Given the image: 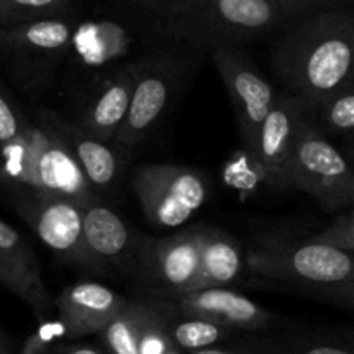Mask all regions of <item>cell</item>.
<instances>
[{"label": "cell", "instance_id": "cell-2", "mask_svg": "<svg viewBox=\"0 0 354 354\" xmlns=\"http://www.w3.org/2000/svg\"><path fill=\"white\" fill-rule=\"evenodd\" d=\"M0 190L64 197L82 206L97 197L64 142L38 114L0 149Z\"/></svg>", "mask_w": 354, "mask_h": 354}, {"label": "cell", "instance_id": "cell-11", "mask_svg": "<svg viewBox=\"0 0 354 354\" xmlns=\"http://www.w3.org/2000/svg\"><path fill=\"white\" fill-rule=\"evenodd\" d=\"M209 55L234 106L242 142L254 158L261 124L275 104V88L241 47H218Z\"/></svg>", "mask_w": 354, "mask_h": 354}, {"label": "cell", "instance_id": "cell-3", "mask_svg": "<svg viewBox=\"0 0 354 354\" xmlns=\"http://www.w3.org/2000/svg\"><path fill=\"white\" fill-rule=\"evenodd\" d=\"M244 266L256 279L353 303V256L310 239H261L244 251Z\"/></svg>", "mask_w": 354, "mask_h": 354}, {"label": "cell", "instance_id": "cell-17", "mask_svg": "<svg viewBox=\"0 0 354 354\" xmlns=\"http://www.w3.org/2000/svg\"><path fill=\"white\" fill-rule=\"evenodd\" d=\"M124 299L97 282H78L62 289L54 299V310L66 341L99 334L123 306Z\"/></svg>", "mask_w": 354, "mask_h": 354}, {"label": "cell", "instance_id": "cell-22", "mask_svg": "<svg viewBox=\"0 0 354 354\" xmlns=\"http://www.w3.org/2000/svg\"><path fill=\"white\" fill-rule=\"evenodd\" d=\"M166 332L178 351L190 353L216 346L218 342L225 341L234 334L230 328L183 313L171 299H169V311L166 318Z\"/></svg>", "mask_w": 354, "mask_h": 354}, {"label": "cell", "instance_id": "cell-34", "mask_svg": "<svg viewBox=\"0 0 354 354\" xmlns=\"http://www.w3.org/2000/svg\"><path fill=\"white\" fill-rule=\"evenodd\" d=\"M0 354H12V348H10V342L6 335L0 332Z\"/></svg>", "mask_w": 354, "mask_h": 354}, {"label": "cell", "instance_id": "cell-19", "mask_svg": "<svg viewBox=\"0 0 354 354\" xmlns=\"http://www.w3.org/2000/svg\"><path fill=\"white\" fill-rule=\"evenodd\" d=\"M135 71V61L127 62L92 90L78 123L92 137L113 144L130 107Z\"/></svg>", "mask_w": 354, "mask_h": 354}, {"label": "cell", "instance_id": "cell-1", "mask_svg": "<svg viewBox=\"0 0 354 354\" xmlns=\"http://www.w3.org/2000/svg\"><path fill=\"white\" fill-rule=\"evenodd\" d=\"M354 17L349 9L310 14L273 50V68L308 111L353 80Z\"/></svg>", "mask_w": 354, "mask_h": 354}, {"label": "cell", "instance_id": "cell-25", "mask_svg": "<svg viewBox=\"0 0 354 354\" xmlns=\"http://www.w3.org/2000/svg\"><path fill=\"white\" fill-rule=\"evenodd\" d=\"M315 244L332 248L335 251H341L344 254L353 256L354 252V214L353 207L341 211V214L335 216V220L328 225L325 230L318 232L313 237H310Z\"/></svg>", "mask_w": 354, "mask_h": 354}, {"label": "cell", "instance_id": "cell-16", "mask_svg": "<svg viewBox=\"0 0 354 354\" xmlns=\"http://www.w3.org/2000/svg\"><path fill=\"white\" fill-rule=\"evenodd\" d=\"M38 116L47 121L69 149L80 169L85 175L93 194H106L116 187L123 173V159L116 145L99 140L83 130L78 123L52 111H38Z\"/></svg>", "mask_w": 354, "mask_h": 354}, {"label": "cell", "instance_id": "cell-31", "mask_svg": "<svg viewBox=\"0 0 354 354\" xmlns=\"http://www.w3.org/2000/svg\"><path fill=\"white\" fill-rule=\"evenodd\" d=\"M190 354H268L259 346L258 341L244 342V344H235L230 348H221V346H211V348L194 351Z\"/></svg>", "mask_w": 354, "mask_h": 354}, {"label": "cell", "instance_id": "cell-9", "mask_svg": "<svg viewBox=\"0 0 354 354\" xmlns=\"http://www.w3.org/2000/svg\"><path fill=\"white\" fill-rule=\"evenodd\" d=\"M204 228L206 225H192L166 237H138L133 273L147 287V296L176 299L192 292Z\"/></svg>", "mask_w": 354, "mask_h": 354}, {"label": "cell", "instance_id": "cell-24", "mask_svg": "<svg viewBox=\"0 0 354 354\" xmlns=\"http://www.w3.org/2000/svg\"><path fill=\"white\" fill-rule=\"evenodd\" d=\"M69 10V0H0V28L66 17Z\"/></svg>", "mask_w": 354, "mask_h": 354}, {"label": "cell", "instance_id": "cell-4", "mask_svg": "<svg viewBox=\"0 0 354 354\" xmlns=\"http://www.w3.org/2000/svg\"><path fill=\"white\" fill-rule=\"evenodd\" d=\"M282 23L272 0H194L180 12L159 21V31L190 50L239 47Z\"/></svg>", "mask_w": 354, "mask_h": 354}, {"label": "cell", "instance_id": "cell-14", "mask_svg": "<svg viewBox=\"0 0 354 354\" xmlns=\"http://www.w3.org/2000/svg\"><path fill=\"white\" fill-rule=\"evenodd\" d=\"M82 213L86 251L99 265L100 272L109 273L113 268L133 272L140 234H133L123 218L99 197L83 204Z\"/></svg>", "mask_w": 354, "mask_h": 354}, {"label": "cell", "instance_id": "cell-7", "mask_svg": "<svg viewBox=\"0 0 354 354\" xmlns=\"http://www.w3.org/2000/svg\"><path fill=\"white\" fill-rule=\"evenodd\" d=\"M287 190L306 194L328 213H341L354 204V175L349 161L315 127L310 113L297 128L287 171Z\"/></svg>", "mask_w": 354, "mask_h": 354}, {"label": "cell", "instance_id": "cell-15", "mask_svg": "<svg viewBox=\"0 0 354 354\" xmlns=\"http://www.w3.org/2000/svg\"><path fill=\"white\" fill-rule=\"evenodd\" d=\"M131 38L120 24L88 23L75 30L68 57L78 82L92 83V90L116 71L130 50Z\"/></svg>", "mask_w": 354, "mask_h": 354}, {"label": "cell", "instance_id": "cell-8", "mask_svg": "<svg viewBox=\"0 0 354 354\" xmlns=\"http://www.w3.org/2000/svg\"><path fill=\"white\" fill-rule=\"evenodd\" d=\"M131 189L149 223L161 230H173L187 223L204 206L209 183L196 168L152 162L137 169Z\"/></svg>", "mask_w": 354, "mask_h": 354}, {"label": "cell", "instance_id": "cell-30", "mask_svg": "<svg viewBox=\"0 0 354 354\" xmlns=\"http://www.w3.org/2000/svg\"><path fill=\"white\" fill-rule=\"evenodd\" d=\"M128 2L133 7H137V9L144 10V12L152 14L159 21L171 16L173 7H175L173 0H128Z\"/></svg>", "mask_w": 354, "mask_h": 354}, {"label": "cell", "instance_id": "cell-18", "mask_svg": "<svg viewBox=\"0 0 354 354\" xmlns=\"http://www.w3.org/2000/svg\"><path fill=\"white\" fill-rule=\"evenodd\" d=\"M180 311L237 332H261L279 322L277 315L256 301L228 289H204L171 299Z\"/></svg>", "mask_w": 354, "mask_h": 354}, {"label": "cell", "instance_id": "cell-29", "mask_svg": "<svg viewBox=\"0 0 354 354\" xmlns=\"http://www.w3.org/2000/svg\"><path fill=\"white\" fill-rule=\"evenodd\" d=\"M282 23L286 19H303L310 14L311 0H275Z\"/></svg>", "mask_w": 354, "mask_h": 354}, {"label": "cell", "instance_id": "cell-36", "mask_svg": "<svg viewBox=\"0 0 354 354\" xmlns=\"http://www.w3.org/2000/svg\"><path fill=\"white\" fill-rule=\"evenodd\" d=\"M272 2H275V0H272ZM275 6H277V3H275Z\"/></svg>", "mask_w": 354, "mask_h": 354}, {"label": "cell", "instance_id": "cell-21", "mask_svg": "<svg viewBox=\"0 0 354 354\" xmlns=\"http://www.w3.org/2000/svg\"><path fill=\"white\" fill-rule=\"evenodd\" d=\"M161 303L162 299L151 296L124 299L123 306L97 334L106 346L107 353L138 354L142 337L161 310Z\"/></svg>", "mask_w": 354, "mask_h": 354}, {"label": "cell", "instance_id": "cell-23", "mask_svg": "<svg viewBox=\"0 0 354 354\" xmlns=\"http://www.w3.org/2000/svg\"><path fill=\"white\" fill-rule=\"evenodd\" d=\"M308 113L322 133L327 131L335 137L351 138L354 130V82L325 97Z\"/></svg>", "mask_w": 354, "mask_h": 354}, {"label": "cell", "instance_id": "cell-35", "mask_svg": "<svg viewBox=\"0 0 354 354\" xmlns=\"http://www.w3.org/2000/svg\"><path fill=\"white\" fill-rule=\"evenodd\" d=\"M194 0H173V3H175V7H173V12H171V16H175L176 12H180V10L183 9V7H187L189 6V3H192ZM169 16V17H171ZM166 19H168V17H166Z\"/></svg>", "mask_w": 354, "mask_h": 354}, {"label": "cell", "instance_id": "cell-27", "mask_svg": "<svg viewBox=\"0 0 354 354\" xmlns=\"http://www.w3.org/2000/svg\"><path fill=\"white\" fill-rule=\"evenodd\" d=\"M24 123H26L24 114L0 83V149L19 133Z\"/></svg>", "mask_w": 354, "mask_h": 354}, {"label": "cell", "instance_id": "cell-10", "mask_svg": "<svg viewBox=\"0 0 354 354\" xmlns=\"http://www.w3.org/2000/svg\"><path fill=\"white\" fill-rule=\"evenodd\" d=\"M9 204L61 261L100 272L83 239L82 204L41 194H10Z\"/></svg>", "mask_w": 354, "mask_h": 354}, {"label": "cell", "instance_id": "cell-33", "mask_svg": "<svg viewBox=\"0 0 354 354\" xmlns=\"http://www.w3.org/2000/svg\"><path fill=\"white\" fill-rule=\"evenodd\" d=\"M335 2H337V0H311V3H310V14L320 12V10L335 9V7H334ZM310 14H308V16H310Z\"/></svg>", "mask_w": 354, "mask_h": 354}, {"label": "cell", "instance_id": "cell-12", "mask_svg": "<svg viewBox=\"0 0 354 354\" xmlns=\"http://www.w3.org/2000/svg\"><path fill=\"white\" fill-rule=\"evenodd\" d=\"M308 114V107L292 93H277L273 107L261 124L256 144L254 159L261 166L263 180L270 189L287 190L292 149L297 128Z\"/></svg>", "mask_w": 354, "mask_h": 354}, {"label": "cell", "instance_id": "cell-32", "mask_svg": "<svg viewBox=\"0 0 354 354\" xmlns=\"http://www.w3.org/2000/svg\"><path fill=\"white\" fill-rule=\"evenodd\" d=\"M48 354H104L90 344H80V342H57Z\"/></svg>", "mask_w": 354, "mask_h": 354}, {"label": "cell", "instance_id": "cell-20", "mask_svg": "<svg viewBox=\"0 0 354 354\" xmlns=\"http://www.w3.org/2000/svg\"><path fill=\"white\" fill-rule=\"evenodd\" d=\"M244 268V251L237 239L221 228L206 225L201 244L199 273L192 292L230 287Z\"/></svg>", "mask_w": 354, "mask_h": 354}, {"label": "cell", "instance_id": "cell-6", "mask_svg": "<svg viewBox=\"0 0 354 354\" xmlns=\"http://www.w3.org/2000/svg\"><path fill=\"white\" fill-rule=\"evenodd\" d=\"M189 50L162 48L135 61L137 71L130 107L113 140L120 151H133L140 145L178 95L194 69Z\"/></svg>", "mask_w": 354, "mask_h": 354}, {"label": "cell", "instance_id": "cell-5", "mask_svg": "<svg viewBox=\"0 0 354 354\" xmlns=\"http://www.w3.org/2000/svg\"><path fill=\"white\" fill-rule=\"evenodd\" d=\"M75 26L68 17L0 28V61L21 93L40 97L68 57Z\"/></svg>", "mask_w": 354, "mask_h": 354}, {"label": "cell", "instance_id": "cell-13", "mask_svg": "<svg viewBox=\"0 0 354 354\" xmlns=\"http://www.w3.org/2000/svg\"><path fill=\"white\" fill-rule=\"evenodd\" d=\"M0 286L23 301L38 320H50L54 299L41 275L37 252L3 220H0Z\"/></svg>", "mask_w": 354, "mask_h": 354}, {"label": "cell", "instance_id": "cell-26", "mask_svg": "<svg viewBox=\"0 0 354 354\" xmlns=\"http://www.w3.org/2000/svg\"><path fill=\"white\" fill-rule=\"evenodd\" d=\"M259 346L268 354H353L348 348L334 342L322 341H277V339H258Z\"/></svg>", "mask_w": 354, "mask_h": 354}, {"label": "cell", "instance_id": "cell-28", "mask_svg": "<svg viewBox=\"0 0 354 354\" xmlns=\"http://www.w3.org/2000/svg\"><path fill=\"white\" fill-rule=\"evenodd\" d=\"M59 339H64V334H62V328L57 320L40 322V327L24 339L23 346H21V354H48L57 344Z\"/></svg>", "mask_w": 354, "mask_h": 354}]
</instances>
